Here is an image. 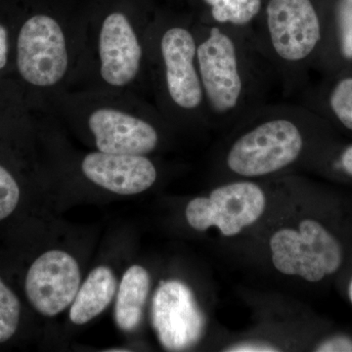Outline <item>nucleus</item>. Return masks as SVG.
Returning a JSON list of instances; mask_svg holds the SVG:
<instances>
[{"label": "nucleus", "mask_w": 352, "mask_h": 352, "mask_svg": "<svg viewBox=\"0 0 352 352\" xmlns=\"http://www.w3.org/2000/svg\"><path fill=\"white\" fill-rule=\"evenodd\" d=\"M12 30V80L24 104L32 95L61 87L73 65V43L62 23L48 14L25 18Z\"/></svg>", "instance_id": "nucleus-1"}, {"label": "nucleus", "mask_w": 352, "mask_h": 352, "mask_svg": "<svg viewBox=\"0 0 352 352\" xmlns=\"http://www.w3.org/2000/svg\"><path fill=\"white\" fill-rule=\"evenodd\" d=\"M275 268L286 275H298L311 283L335 274L342 266L344 252L339 240L323 224L305 219L300 231L284 228L270 240Z\"/></svg>", "instance_id": "nucleus-2"}, {"label": "nucleus", "mask_w": 352, "mask_h": 352, "mask_svg": "<svg viewBox=\"0 0 352 352\" xmlns=\"http://www.w3.org/2000/svg\"><path fill=\"white\" fill-rule=\"evenodd\" d=\"M303 138L289 120H268L241 136L227 156V164L237 175L254 177L276 173L298 159Z\"/></svg>", "instance_id": "nucleus-3"}, {"label": "nucleus", "mask_w": 352, "mask_h": 352, "mask_svg": "<svg viewBox=\"0 0 352 352\" xmlns=\"http://www.w3.org/2000/svg\"><path fill=\"white\" fill-rule=\"evenodd\" d=\"M263 190L252 182H236L214 189L208 198L199 197L188 204L186 219L197 231L217 226L227 237L239 234L263 214Z\"/></svg>", "instance_id": "nucleus-4"}, {"label": "nucleus", "mask_w": 352, "mask_h": 352, "mask_svg": "<svg viewBox=\"0 0 352 352\" xmlns=\"http://www.w3.org/2000/svg\"><path fill=\"white\" fill-rule=\"evenodd\" d=\"M267 27L271 44L285 61H303L321 51L326 30L311 0H270Z\"/></svg>", "instance_id": "nucleus-5"}, {"label": "nucleus", "mask_w": 352, "mask_h": 352, "mask_svg": "<svg viewBox=\"0 0 352 352\" xmlns=\"http://www.w3.org/2000/svg\"><path fill=\"white\" fill-rule=\"evenodd\" d=\"M96 53L99 76L108 87L124 89L140 76L144 48L126 14L115 11L104 18L97 32Z\"/></svg>", "instance_id": "nucleus-6"}, {"label": "nucleus", "mask_w": 352, "mask_h": 352, "mask_svg": "<svg viewBox=\"0 0 352 352\" xmlns=\"http://www.w3.org/2000/svg\"><path fill=\"white\" fill-rule=\"evenodd\" d=\"M197 66L204 95L214 112H230L239 103L243 91L237 50L232 39L212 28L197 46Z\"/></svg>", "instance_id": "nucleus-7"}, {"label": "nucleus", "mask_w": 352, "mask_h": 352, "mask_svg": "<svg viewBox=\"0 0 352 352\" xmlns=\"http://www.w3.org/2000/svg\"><path fill=\"white\" fill-rule=\"evenodd\" d=\"M152 320L162 346L180 351L203 337L205 317L191 289L182 282H162L152 303Z\"/></svg>", "instance_id": "nucleus-8"}, {"label": "nucleus", "mask_w": 352, "mask_h": 352, "mask_svg": "<svg viewBox=\"0 0 352 352\" xmlns=\"http://www.w3.org/2000/svg\"><path fill=\"white\" fill-rule=\"evenodd\" d=\"M80 287L78 261L68 252L52 250L38 256L25 276V295L44 316L61 314L73 303Z\"/></svg>", "instance_id": "nucleus-9"}, {"label": "nucleus", "mask_w": 352, "mask_h": 352, "mask_svg": "<svg viewBox=\"0 0 352 352\" xmlns=\"http://www.w3.org/2000/svg\"><path fill=\"white\" fill-rule=\"evenodd\" d=\"M87 122L100 152L146 156L159 143V134L153 124L120 106H97L88 113Z\"/></svg>", "instance_id": "nucleus-10"}, {"label": "nucleus", "mask_w": 352, "mask_h": 352, "mask_svg": "<svg viewBox=\"0 0 352 352\" xmlns=\"http://www.w3.org/2000/svg\"><path fill=\"white\" fill-rule=\"evenodd\" d=\"M195 36L186 28L171 27L160 41L166 91L183 111H195L203 103L204 89L197 66Z\"/></svg>", "instance_id": "nucleus-11"}, {"label": "nucleus", "mask_w": 352, "mask_h": 352, "mask_svg": "<svg viewBox=\"0 0 352 352\" xmlns=\"http://www.w3.org/2000/svg\"><path fill=\"white\" fill-rule=\"evenodd\" d=\"M82 170L97 186L120 195L142 193L156 182L157 175L156 166L146 156L100 151L85 157Z\"/></svg>", "instance_id": "nucleus-12"}, {"label": "nucleus", "mask_w": 352, "mask_h": 352, "mask_svg": "<svg viewBox=\"0 0 352 352\" xmlns=\"http://www.w3.org/2000/svg\"><path fill=\"white\" fill-rule=\"evenodd\" d=\"M117 291V279L111 268H94L78 289L69 309V319L76 325H83L101 314L112 302Z\"/></svg>", "instance_id": "nucleus-13"}, {"label": "nucleus", "mask_w": 352, "mask_h": 352, "mask_svg": "<svg viewBox=\"0 0 352 352\" xmlns=\"http://www.w3.org/2000/svg\"><path fill=\"white\" fill-rule=\"evenodd\" d=\"M150 275L144 267L132 265L124 273L118 291L115 320L124 332L138 327L149 295Z\"/></svg>", "instance_id": "nucleus-14"}, {"label": "nucleus", "mask_w": 352, "mask_h": 352, "mask_svg": "<svg viewBox=\"0 0 352 352\" xmlns=\"http://www.w3.org/2000/svg\"><path fill=\"white\" fill-rule=\"evenodd\" d=\"M320 52L333 74L352 69V0H337L332 32H326Z\"/></svg>", "instance_id": "nucleus-15"}, {"label": "nucleus", "mask_w": 352, "mask_h": 352, "mask_svg": "<svg viewBox=\"0 0 352 352\" xmlns=\"http://www.w3.org/2000/svg\"><path fill=\"white\" fill-rule=\"evenodd\" d=\"M325 110L338 126L352 133V69L333 76L326 88Z\"/></svg>", "instance_id": "nucleus-16"}, {"label": "nucleus", "mask_w": 352, "mask_h": 352, "mask_svg": "<svg viewBox=\"0 0 352 352\" xmlns=\"http://www.w3.org/2000/svg\"><path fill=\"white\" fill-rule=\"evenodd\" d=\"M205 2L212 7L214 19L221 24H249L261 8V0H205Z\"/></svg>", "instance_id": "nucleus-17"}, {"label": "nucleus", "mask_w": 352, "mask_h": 352, "mask_svg": "<svg viewBox=\"0 0 352 352\" xmlns=\"http://www.w3.org/2000/svg\"><path fill=\"white\" fill-rule=\"evenodd\" d=\"M19 298L0 278V344L15 335L20 323Z\"/></svg>", "instance_id": "nucleus-18"}, {"label": "nucleus", "mask_w": 352, "mask_h": 352, "mask_svg": "<svg viewBox=\"0 0 352 352\" xmlns=\"http://www.w3.org/2000/svg\"><path fill=\"white\" fill-rule=\"evenodd\" d=\"M21 190L15 176L0 164V221L10 217L19 204Z\"/></svg>", "instance_id": "nucleus-19"}, {"label": "nucleus", "mask_w": 352, "mask_h": 352, "mask_svg": "<svg viewBox=\"0 0 352 352\" xmlns=\"http://www.w3.org/2000/svg\"><path fill=\"white\" fill-rule=\"evenodd\" d=\"M22 105L24 102L15 82L0 78V120Z\"/></svg>", "instance_id": "nucleus-20"}, {"label": "nucleus", "mask_w": 352, "mask_h": 352, "mask_svg": "<svg viewBox=\"0 0 352 352\" xmlns=\"http://www.w3.org/2000/svg\"><path fill=\"white\" fill-rule=\"evenodd\" d=\"M12 30L0 22V78L12 80Z\"/></svg>", "instance_id": "nucleus-21"}, {"label": "nucleus", "mask_w": 352, "mask_h": 352, "mask_svg": "<svg viewBox=\"0 0 352 352\" xmlns=\"http://www.w3.org/2000/svg\"><path fill=\"white\" fill-rule=\"evenodd\" d=\"M316 351L352 352V338L346 335H336L328 338L317 346Z\"/></svg>", "instance_id": "nucleus-22"}, {"label": "nucleus", "mask_w": 352, "mask_h": 352, "mask_svg": "<svg viewBox=\"0 0 352 352\" xmlns=\"http://www.w3.org/2000/svg\"><path fill=\"white\" fill-rule=\"evenodd\" d=\"M335 168L352 178V144L346 146L338 155Z\"/></svg>", "instance_id": "nucleus-23"}, {"label": "nucleus", "mask_w": 352, "mask_h": 352, "mask_svg": "<svg viewBox=\"0 0 352 352\" xmlns=\"http://www.w3.org/2000/svg\"><path fill=\"white\" fill-rule=\"evenodd\" d=\"M226 351L229 352H273L278 351V349L275 347L268 346V344H251V342H247V344H236L229 347L226 349Z\"/></svg>", "instance_id": "nucleus-24"}, {"label": "nucleus", "mask_w": 352, "mask_h": 352, "mask_svg": "<svg viewBox=\"0 0 352 352\" xmlns=\"http://www.w3.org/2000/svg\"><path fill=\"white\" fill-rule=\"evenodd\" d=\"M347 296H349V302L352 305V277L351 281H349V288H347Z\"/></svg>", "instance_id": "nucleus-25"}, {"label": "nucleus", "mask_w": 352, "mask_h": 352, "mask_svg": "<svg viewBox=\"0 0 352 352\" xmlns=\"http://www.w3.org/2000/svg\"><path fill=\"white\" fill-rule=\"evenodd\" d=\"M115 351V352H119V351H126V349H111V351Z\"/></svg>", "instance_id": "nucleus-26"}]
</instances>
